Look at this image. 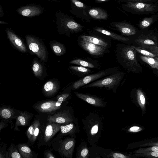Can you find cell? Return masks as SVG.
<instances>
[{"instance_id":"9c48e42d","label":"cell","mask_w":158,"mask_h":158,"mask_svg":"<svg viewBox=\"0 0 158 158\" xmlns=\"http://www.w3.org/2000/svg\"><path fill=\"white\" fill-rule=\"evenodd\" d=\"M114 69H106L96 73L86 76L75 82L73 85L72 88L73 89H77L100 78L112 74V73L114 71Z\"/></svg>"},{"instance_id":"9a60e30c","label":"cell","mask_w":158,"mask_h":158,"mask_svg":"<svg viewBox=\"0 0 158 158\" xmlns=\"http://www.w3.org/2000/svg\"><path fill=\"white\" fill-rule=\"evenodd\" d=\"M6 31L7 36L12 44L19 51L26 52V47L21 39L9 29H6Z\"/></svg>"},{"instance_id":"f1b7e54d","label":"cell","mask_w":158,"mask_h":158,"mask_svg":"<svg viewBox=\"0 0 158 158\" xmlns=\"http://www.w3.org/2000/svg\"><path fill=\"white\" fill-rule=\"evenodd\" d=\"M70 63L88 68H94L95 67L94 65L91 63L80 59L72 60L70 61Z\"/></svg>"},{"instance_id":"bcb514c9","label":"cell","mask_w":158,"mask_h":158,"mask_svg":"<svg viewBox=\"0 0 158 158\" xmlns=\"http://www.w3.org/2000/svg\"><path fill=\"white\" fill-rule=\"evenodd\" d=\"M151 154L153 156L158 157V152H152Z\"/></svg>"},{"instance_id":"e0dca14e","label":"cell","mask_w":158,"mask_h":158,"mask_svg":"<svg viewBox=\"0 0 158 158\" xmlns=\"http://www.w3.org/2000/svg\"><path fill=\"white\" fill-rule=\"evenodd\" d=\"M17 11L21 15L27 17L38 15L41 12L40 9L35 6H23L18 9Z\"/></svg>"},{"instance_id":"484cf974","label":"cell","mask_w":158,"mask_h":158,"mask_svg":"<svg viewBox=\"0 0 158 158\" xmlns=\"http://www.w3.org/2000/svg\"><path fill=\"white\" fill-rule=\"evenodd\" d=\"M23 158L15 145L11 143L7 150L6 158Z\"/></svg>"},{"instance_id":"1f68e13d","label":"cell","mask_w":158,"mask_h":158,"mask_svg":"<svg viewBox=\"0 0 158 158\" xmlns=\"http://www.w3.org/2000/svg\"><path fill=\"white\" fill-rule=\"evenodd\" d=\"M69 68L71 69L74 71L85 74L89 73L91 71L89 69L82 66H72Z\"/></svg>"},{"instance_id":"74e56055","label":"cell","mask_w":158,"mask_h":158,"mask_svg":"<svg viewBox=\"0 0 158 158\" xmlns=\"http://www.w3.org/2000/svg\"><path fill=\"white\" fill-rule=\"evenodd\" d=\"M51 149L46 148L44 151V157L45 158H56V157L54 155L52 152Z\"/></svg>"},{"instance_id":"8fae6325","label":"cell","mask_w":158,"mask_h":158,"mask_svg":"<svg viewBox=\"0 0 158 158\" xmlns=\"http://www.w3.org/2000/svg\"><path fill=\"white\" fill-rule=\"evenodd\" d=\"M60 88V82L56 79L49 80L44 85L42 92L48 98H52L56 95Z\"/></svg>"},{"instance_id":"4dcf8cb0","label":"cell","mask_w":158,"mask_h":158,"mask_svg":"<svg viewBox=\"0 0 158 158\" xmlns=\"http://www.w3.org/2000/svg\"><path fill=\"white\" fill-rule=\"evenodd\" d=\"M131 47L135 49L137 52L143 56L153 57H156V56L152 53L141 47H136L134 46H132Z\"/></svg>"},{"instance_id":"7bdbcfd3","label":"cell","mask_w":158,"mask_h":158,"mask_svg":"<svg viewBox=\"0 0 158 158\" xmlns=\"http://www.w3.org/2000/svg\"><path fill=\"white\" fill-rule=\"evenodd\" d=\"M140 129V128L137 126H133L130 128L129 130V131H130L135 132L139 131V130Z\"/></svg>"},{"instance_id":"8d00e7d4","label":"cell","mask_w":158,"mask_h":158,"mask_svg":"<svg viewBox=\"0 0 158 158\" xmlns=\"http://www.w3.org/2000/svg\"><path fill=\"white\" fill-rule=\"evenodd\" d=\"M137 93L138 100L140 103L142 105L145 104V99L143 93L140 89H137Z\"/></svg>"},{"instance_id":"681fc988","label":"cell","mask_w":158,"mask_h":158,"mask_svg":"<svg viewBox=\"0 0 158 158\" xmlns=\"http://www.w3.org/2000/svg\"><path fill=\"white\" fill-rule=\"evenodd\" d=\"M155 58L158 61V57H155Z\"/></svg>"},{"instance_id":"7c38bea8","label":"cell","mask_w":158,"mask_h":158,"mask_svg":"<svg viewBox=\"0 0 158 158\" xmlns=\"http://www.w3.org/2000/svg\"><path fill=\"white\" fill-rule=\"evenodd\" d=\"M22 111L10 106L1 104L0 107V118L11 121L16 119Z\"/></svg>"},{"instance_id":"52a82bcc","label":"cell","mask_w":158,"mask_h":158,"mask_svg":"<svg viewBox=\"0 0 158 158\" xmlns=\"http://www.w3.org/2000/svg\"><path fill=\"white\" fill-rule=\"evenodd\" d=\"M25 38L29 49L36 55L41 60L46 62L48 59V53L42 41L38 38L31 35H26Z\"/></svg>"},{"instance_id":"7402d4cb","label":"cell","mask_w":158,"mask_h":158,"mask_svg":"<svg viewBox=\"0 0 158 158\" xmlns=\"http://www.w3.org/2000/svg\"><path fill=\"white\" fill-rule=\"evenodd\" d=\"M95 30L99 33L109 36L114 40L119 41H127L129 40L128 38L123 36L101 28L97 27L95 29Z\"/></svg>"},{"instance_id":"b9f144b4","label":"cell","mask_w":158,"mask_h":158,"mask_svg":"<svg viewBox=\"0 0 158 158\" xmlns=\"http://www.w3.org/2000/svg\"><path fill=\"white\" fill-rule=\"evenodd\" d=\"M98 126L95 125L92 128L91 130V133L92 135H94L96 134L98 131Z\"/></svg>"},{"instance_id":"60d3db41","label":"cell","mask_w":158,"mask_h":158,"mask_svg":"<svg viewBox=\"0 0 158 158\" xmlns=\"http://www.w3.org/2000/svg\"><path fill=\"white\" fill-rule=\"evenodd\" d=\"M71 1L74 4L78 7H83L84 6V4L77 0H71Z\"/></svg>"},{"instance_id":"d6986e66","label":"cell","mask_w":158,"mask_h":158,"mask_svg":"<svg viewBox=\"0 0 158 158\" xmlns=\"http://www.w3.org/2000/svg\"><path fill=\"white\" fill-rule=\"evenodd\" d=\"M27 143H20L17 145V147L23 158H34L38 157L37 153L30 148Z\"/></svg>"},{"instance_id":"e575fe53","label":"cell","mask_w":158,"mask_h":158,"mask_svg":"<svg viewBox=\"0 0 158 158\" xmlns=\"http://www.w3.org/2000/svg\"><path fill=\"white\" fill-rule=\"evenodd\" d=\"M6 144L3 142L0 143V158H5L7 152L6 150Z\"/></svg>"},{"instance_id":"cb8c5ba5","label":"cell","mask_w":158,"mask_h":158,"mask_svg":"<svg viewBox=\"0 0 158 158\" xmlns=\"http://www.w3.org/2000/svg\"><path fill=\"white\" fill-rule=\"evenodd\" d=\"M89 15L94 18L105 19L108 17L107 14L103 10L99 8H93L90 10Z\"/></svg>"},{"instance_id":"ac0fdd59","label":"cell","mask_w":158,"mask_h":158,"mask_svg":"<svg viewBox=\"0 0 158 158\" xmlns=\"http://www.w3.org/2000/svg\"><path fill=\"white\" fill-rule=\"evenodd\" d=\"M114 26L118 31L126 35H133L136 32L135 28L133 26L126 22L116 23Z\"/></svg>"},{"instance_id":"5bb4252c","label":"cell","mask_w":158,"mask_h":158,"mask_svg":"<svg viewBox=\"0 0 158 158\" xmlns=\"http://www.w3.org/2000/svg\"><path fill=\"white\" fill-rule=\"evenodd\" d=\"M127 6L135 11L148 12L154 11L156 7L153 5L140 2H128L127 3Z\"/></svg>"},{"instance_id":"f35d334b","label":"cell","mask_w":158,"mask_h":158,"mask_svg":"<svg viewBox=\"0 0 158 158\" xmlns=\"http://www.w3.org/2000/svg\"><path fill=\"white\" fill-rule=\"evenodd\" d=\"M110 157L114 158H126L129 157L123 154L118 152L111 153L110 155Z\"/></svg>"},{"instance_id":"f546056e","label":"cell","mask_w":158,"mask_h":158,"mask_svg":"<svg viewBox=\"0 0 158 158\" xmlns=\"http://www.w3.org/2000/svg\"><path fill=\"white\" fill-rule=\"evenodd\" d=\"M135 41L141 46L146 45L156 46V43L155 41L149 38H139L136 40Z\"/></svg>"},{"instance_id":"4316f807","label":"cell","mask_w":158,"mask_h":158,"mask_svg":"<svg viewBox=\"0 0 158 158\" xmlns=\"http://www.w3.org/2000/svg\"><path fill=\"white\" fill-rule=\"evenodd\" d=\"M64 25L65 27L72 32H77L82 30L81 26L72 20L66 21Z\"/></svg>"},{"instance_id":"30bf717a","label":"cell","mask_w":158,"mask_h":158,"mask_svg":"<svg viewBox=\"0 0 158 158\" xmlns=\"http://www.w3.org/2000/svg\"><path fill=\"white\" fill-rule=\"evenodd\" d=\"M79 44L84 50L94 56L102 55L107 51V48L94 44L83 39L80 40Z\"/></svg>"},{"instance_id":"8992f818","label":"cell","mask_w":158,"mask_h":158,"mask_svg":"<svg viewBox=\"0 0 158 158\" xmlns=\"http://www.w3.org/2000/svg\"><path fill=\"white\" fill-rule=\"evenodd\" d=\"M61 124L48 121L38 142L36 147L38 149L42 146H51L52 140L60 131Z\"/></svg>"},{"instance_id":"ffe728a7","label":"cell","mask_w":158,"mask_h":158,"mask_svg":"<svg viewBox=\"0 0 158 158\" xmlns=\"http://www.w3.org/2000/svg\"><path fill=\"white\" fill-rule=\"evenodd\" d=\"M50 46L52 50L58 56L64 55L66 52L64 45L56 41H51L49 43Z\"/></svg>"},{"instance_id":"ab89813d","label":"cell","mask_w":158,"mask_h":158,"mask_svg":"<svg viewBox=\"0 0 158 158\" xmlns=\"http://www.w3.org/2000/svg\"><path fill=\"white\" fill-rule=\"evenodd\" d=\"M11 121H9L3 119H1L0 123V131H1L2 129L8 126V125H7V123H10L11 122Z\"/></svg>"},{"instance_id":"836d02e7","label":"cell","mask_w":158,"mask_h":158,"mask_svg":"<svg viewBox=\"0 0 158 158\" xmlns=\"http://www.w3.org/2000/svg\"><path fill=\"white\" fill-rule=\"evenodd\" d=\"M142 48L149 51L158 57V47L155 45H146L141 46Z\"/></svg>"},{"instance_id":"d590c367","label":"cell","mask_w":158,"mask_h":158,"mask_svg":"<svg viewBox=\"0 0 158 158\" xmlns=\"http://www.w3.org/2000/svg\"><path fill=\"white\" fill-rule=\"evenodd\" d=\"M89 150L86 147H84L81 149L79 152L77 157L86 158L89 156Z\"/></svg>"},{"instance_id":"44dd1931","label":"cell","mask_w":158,"mask_h":158,"mask_svg":"<svg viewBox=\"0 0 158 158\" xmlns=\"http://www.w3.org/2000/svg\"><path fill=\"white\" fill-rule=\"evenodd\" d=\"M32 69L34 75L38 78L42 79L44 75V69L42 64L37 60L33 61Z\"/></svg>"},{"instance_id":"7a4b0ae2","label":"cell","mask_w":158,"mask_h":158,"mask_svg":"<svg viewBox=\"0 0 158 158\" xmlns=\"http://www.w3.org/2000/svg\"><path fill=\"white\" fill-rule=\"evenodd\" d=\"M48 116L46 114L38 113L34 116L26 132L28 139L27 143L29 146L33 147H37L48 121Z\"/></svg>"},{"instance_id":"277c9868","label":"cell","mask_w":158,"mask_h":158,"mask_svg":"<svg viewBox=\"0 0 158 158\" xmlns=\"http://www.w3.org/2000/svg\"><path fill=\"white\" fill-rule=\"evenodd\" d=\"M58 134L52 140L51 146L62 158H72L75 144V139L65 137Z\"/></svg>"},{"instance_id":"7dc6e473","label":"cell","mask_w":158,"mask_h":158,"mask_svg":"<svg viewBox=\"0 0 158 158\" xmlns=\"http://www.w3.org/2000/svg\"><path fill=\"white\" fill-rule=\"evenodd\" d=\"M0 23L1 24V23H6V24H8L7 23H5V22H3V21H0Z\"/></svg>"},{"instance_id":"603a6c76","label":"cell","mask_w":158,"mask_h":158,"mask_svg":"<svg viewBox=\"0 0 158 158\" xmlns=\"http://www.w3.org/2000/svg\"><path fill=\"white\" fill-rule=\"evenodd\" d=\"M60 129L58 134L62 135H72L75 131V127L73 123L66 125L61 124Z\"/></svg>"},{"instance_id":"ee69618b","label":"cell","mask_w":158,"mask_h":158,"mask_svg":"<svg viewBox=\"0 0 158 158\" xmlns=\"http://www.w3.org/2000/svg\"><path fill=\"white\" fill-rule=\"evenodd\" d=\"M151 150L153 152H158V146H154L151 148Z\"/></svg>"},{"instance_id":"f6af8a7d","label":"cell","mask_w":158,"mask_h":158,"mask_svg":"<svg viewBox=\"0 0 158 158\" xmlns=\"http://www.w3.org/2000/svg\"><path fill=\"white\" fill-rule=\"evenodd\" d=\"M130 1H138V2H147L150 1L151 0H126Z\"/></svg>"},{"instance_id":"d6a6232c","label":"cell","mask_w":158,"mask_h":158,"mask_svg":"<svg viewBox=\"0 0 158 158\" xmlns=\"http://www.w3.org/2000/svg\"><path fill=\"white\" fill-rule=\"evenodd\" d=\"M153 19L152 17L145 18L139 23V27L144 29L149 27L153 23Z\"/></svg>"},{"instance_id":"f907efd6","label":"cell","mask_w":158,"mask_h":158,"mask_svg":"<svg viewBox=\"0 0 158 158\" xmlns=\"http://www.w3.org/2000/svg\"><path fill=\"white\" fill-rule=\"evenodd\" d=\"M157 144V145L158 146V144Z\"/></svg>"},{"instance_id":"d4e9b609","label":"cell","mask_w":158,"mask_h":158,"mask_svg":"<svg viewBox=\"0 0 158 158\" xmlns=\"http://www.w3.org/2000/svg\"><path fill=\"white\" fill-rule=\"evenodd\" d=\"M81 37L82 39H84L95 44L102 46L107 48L108 46V43L100 38L85 35H82Z\"/></svg>"},{"instance_id":"c3c4849f","label":"cell","mask_w":158,"mask_h":158,"mask_svg":"<svg viewBox=\"0 0 158 158\" xmlns=\"http://www.w3.org/2000/svg\"><path fill=\"white\" fill-rule=\"evenodd\" d=\"M96 0L98 2H102V1H106L107 0Z\"/></svg>"},{"instance_id":"3957f363","label":"cell","mask_w":158,"mask_h":158,"mask_svg":"<svg viewBox=\"0 0 158 158\" xmlns=\"http://www.w3.org/2000/svg\"><path fill=\"white\" fill-rule=\"evenodd\" d=\"M116 56L119 63L129 72L137 73L141 67L136 58V51L131 46L122 45L117 48Z\"/></svg>"},{"instance_id":"ba28073f","label":"cell","mask_w":158,"mask_h":158,"mask_svg":"<svg viewBox=\"0 0 158 158\" xmlns=\"http://www.w3.org/2000/svg\"><path fill=\"white\" fill-rule=\"evenodd\" d=\"M73 119L69 109L67 106L52 115H48V121L56 123L66 125L72 123Z\"/></svg>"},{"instance_id":"5b68a950","label":"cell","mask_w":158,"mask_h":158,"mask_svg":"<svg viewBox=\"0 0 158 158\" xmlns=\"http://www.w3.org/2000/svg\"><path fill=\"white\" fill-rule=\"evenodd\" d=\"M124 74L123 72L114 73L106 77L93 82L83 88L104 87L109 89H113L119 85Z\"/></svg>"},{"instance_id":"4fadbf2b","label":"cell","mask_w":158,"mask_h":158,"mask_svg":"<svg viewBox=\"0 0 158 158\" xmlns=\"http://www.w3.org/2000/svg\"><path fill=\"white\" fill-rule=\"evenodd\" d=\"M32 113L26 110L22 111L16 118L14 130L20 131L18 127H27L30 126L34 117Z\"/></svg>"},{"instance_id":"83f0119b","label":"cell","mask_w":158,"mask_h":158,"mask_svg":"<svg viewBox=\"0 0 158 158\" xmlns=\"http://www.w3.org/2000/svg\"><path fill=\"white\" fill-rule=\"evenodd\" d=\"M143 61L149 64L152 68L158 70V61L155 57L140 56Z\"/></svg>"},{"instance_id":"6da1fadb","label":"cell","mask_w":158,"mask_h":158,"mask_svg":"<svg viewBox=\"0 0 158 158\" xmlns=\"http://www.w3.org/2000/svg\"><path fill=\"white\" fill-rule=\"evenodd\" d=\"M70 94L69 92L64 91L51 99L38 101L32 107L38 113L52 114L66 106Z\"/></svg>"},{"instance_id":"2e32d148","label":"cell","mask_w":158,"mask_h":158,"mask_svg":"<svg viewBox=\"0 0 158 158\" xmlns=\"http://www.w3.org/2000/svg\"><path fill=\"white\" fill-rule=\"evenodd\" d=\"M76 95L85 102L94 106L103 107L104 104L101 99L97 97L75 92Z\"/></svg>"}]
</instances>
